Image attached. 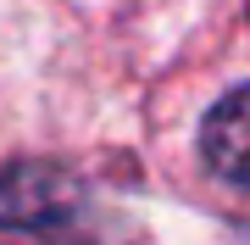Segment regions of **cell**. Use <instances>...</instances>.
<instances>
[{
    "mask_svg": "<svg viewBox=\"0 0 250 245\" xmlns=\"http://www.w3.org/2000/svg\"><path fill=\"white\" fill-rule=\"evenodd\" d=\"M78 206V184L50 162H11L0 173V223L6 228H62Z\"/></svg>",
    "mask_w": 250,
    "mask_h": 245,
    "instance_id": "obj_1",
    "label": "cell"
},
{
    "mask_svg": "<svg viewBox=\"0 0 250 245\" xmlns=\"http://www.w3.org/2000/svg\"><path fill=\"white\" fill-rule=\"evenodd\" d=\"M200 156L217 178L250 190V84L223 95L200 123Z\"/></svg>",
    "mask_w": 250,
    "mask_h": 245,
    "instance_id": "obj_2",
    "label": "cell"
}]
</instances>
